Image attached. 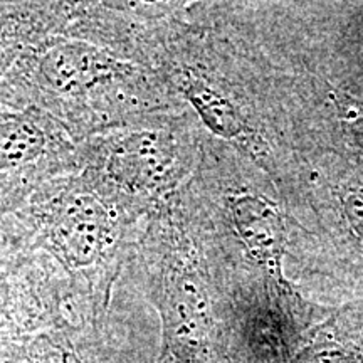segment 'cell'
Listing matches in <instances>:
<instances>
[{"label": "cell", "instance_id": "4", "mask_svg": "<svg viewBox=\"0 0 363 363\" xmlns=\"http://www.w3.org/2000/svg\"><path fill=\"white\" fill-rule=\"evenodd\" d=\"M207 136L192 110L150 116L78 143V172L147 220L195 174Z\"/></svg>", "mask_w": 363, "mask_h": 363}, {"label": "cell", "instance_id": "13", "mask_svg": "<svg viewBox=\"0 0 363 363\" xmlns=\"http://www.w3.org/2000/svg\"><path fill=\"white\" fill-rule=\"evenodd\" d=\"M340 110L343 113L345 125L348 126V135L355 140L357 148L363 153V106L350 96H345L340 99Z\"/></svg>", "mask_w": 363, "mask_h": 363}, {"label": "cell", "instance_id": "10", "mask_svg": "<svg viewBox=\"0 0 363 363\" xmlns=\"http://www.w3.org/2000/svg\"><path fill=\"white\" fill-rule=\"evenodd\" d=\"M289 363H363V308L331 313Z\"/></svg>", "mask_w": 363, "mask_h": 363}, {"label": "cell", "instance_id": "2", "mask_svg": "<svg viewBox=\"0 0 363 363\" xmlns=\"http://www.w3.org/2000/svg\"><path fill=\"white\" fill-rule=\"evenodd\" d=\"M13 216L33 251L66 281L69 318L108 321L113 289L135 257L145 220L81 172L44 184Z\"/></svg>", "mask_w": 363, "mask_h": 363}, {"label": "cell", "instance_id": "1", "mask_svg": "<svg viewBox=\"0 0 363 363\" xmlns=\"http://www.w3.org/2000/svg\"><path fill=\"white\" fill-rule=\"evenodd\" d=\"M0 106L43 111L74 143L189 110L158 72L72 35H51L27 48L0 84Z\"/></svg>", "mask_w": 363, "mask_h": 363}, {"label": "cell", "instance_id": "5", "mask_svg": "<svg viewBox=\"0 0 363 363\" xmlns=\"http://www.w3.org/2000/svg\"><path fill=\"white\" fill-rule=\"evenodd\" d=\"M224 299L229 363H289L331 310L288 278L211 272Z\"/></svg>", "mask_w": 363, "mask_h": 363}, {"label": "cell", "instance_id": "9", "mask_svg": "<svg viewBox=\"0 0 363 363\" xmlns=\"http://www.w3.org/2000/svg\"><path fill=\"white\" fill-rule=\"evenodd\" d=\"M69 2H0V84L30 45L65 33Z\"/></svg>", "mask_w": 363, "mask_h": 363}, {"label": "cell", "instance_id": "7", "mask_svg": "<svg viewBox=\"0 0 363 363\" xmlns=\"http://www.w3.org/2000/svg\"><path fill=\"white\" fill-rule=\"evenodd\" d=\"M69 291L48 257L33 252L0 272V348L66 316Z\"/></svg>", "mask_w": 363, "mask_h": 363}, {"label": "cell", "instance_id": "12", "mask_svg": "<svg viewBox=\"0 0 363 363\" xmlns=\"http://www.w3.org/2000/svg\"><path fill=\"white\" fill-rule=\"evenodd\" d=\"M33 252L22 222L13 214H0V272L19 266Z\"/></svg>", "mask_w": 363, "mask_h": 363}, {"label": "cell", "instance_id": "6", "mask_svg": "<svg viewBox=\"0 0 363 363\" xmlns=\"http://www.w3.org/2000/svg\"><path fill=\"white\" fill-rule=\"evenodd\" d=\"M78 170V143L51 116L0 106V214H16L44 184Z\"/></svg>", "mask_w": 363, "mask_h": 363}, {"label": "cell", "instance_id": "8", "mask_svg": "<svg viewBox=\"0 0 363 363\" xmlns=\"http://www.w3.org/2000/svg\"><path fill=\"white\" fill-rule=\"evenodd\" d=\"M108 321L61 318L0 348V363H115Z\"/></svg>", "mask_w": 363, "mask_h": 363}, {"label": "cell", "instance_id": "3", "mask_svg": "<svg viewBox=\"0 0 363 363\" xmlns=\"http://www.w3.org/2000/svg\"><path fill=\"white\" fill-rule=\"evenodd\" d=\"M135 257L160 318L157 363H229L224 299L172 201L145 220Z\"/></svg>", "mask_w": 363, "mask_h": 363}, {"label": "cell", "instance_id": "11", "mask_svg": "<svg viewBox=\"0 0 363 363\" xmlns=\"http://www.w3.org/2000/svg\"><path fill=\"white\" fill-rule=\"evenodd\" d=\"M326 206L333 207L337 233L343 235L363 271V180L357 174L340 175L337 182L326 185Z\"/></svg>", "mask_w": 363, "mask_h": 363}]
</instances>
